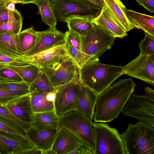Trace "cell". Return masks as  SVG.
<instances>
[{
	"mask_svg": "<svg viewBox=\"0 0 154 154\" xmlns=\"http://www.w3.org/2000/svg\"><path fill=\"white\" fill-rule=\"evenodd\" d=\"M136 85L131 78L122 79L98 94L94 113V122H110L117 118Z\"/></svg>",
	"mask_w": 154,
	"mask_h": 154,
	"instance_id": "1",
	"label": "cell"
},
{
	"mask_svg": "<svg viewBox=\"0 0 154 154\" xmlns=\"http://www.w3.org/2000/svg\"><path fill=\"white\" fill-rule=\"evenodd\" d=\"M123 67L90 61L80 68L82 82L98 94L110 86L123 75Z\"/></svg>",
	"mask_w": 154,
	"mask_h": 154,
	"instance_id": "2",
	"label": "cell"
},
{
	"mask_svg": "<svg viewBox=\"0 0 154 154\" xmlns=\"http://www.w3.org/2000/svg\"><path fill=\"white\" fill-rule=\"evenodd\" d=\"M125 154H154V128L139 121L120 135Z\"/></svg>",
	"mask_w": 154,
	"mask_h": 154,
	"instance_id": "3",
	"label": "cell"
},
{
	"mask_svg": "<svg viewBox=\"0 0 154 154\" xmlns=\"http://www.w3.org/2000/svg\"><path fill=\"white\" fill-rule=\"evenodd\" d=\"M59 126L69 131L82 142L83 144L95 151V132L91 119L75 110L59 116Z\"/></svg>",
	"mask_w": 154,
	"mask_h": 154,
	"instance_id": "4",
	"label": "cell"
},
{
	"mask_svg": "<svg viewBox=\"0 0 154 154\" xmlns=\"http://www.w3.org/2000/svg\"><path fill=\"white\" fill-rule=\"evenodd\" d=\"M144 88V94L130 96L122 112L154 128V91L148 86Z\"/></svg>",
	"mask_w": 154,
	"mask_h": 154,
	"instance_id": "5",
	"label": "cell"
},
{
	"mask_svg": "<svg viewBox=\"0 0 154 154\" xmlns=\"http://www.w3.org/2000/svg\"><path fill=\"white\" fill-rule=\"evenodd\" d=\"M80 37L81 51L99 58L111 48L116 38L109 33L93 23L91 27L80 35Z\"/></svg>",
	"mask_w": 154,
	"mask_h": 154,
	"instance_id": "6",
	"label": "cell"
},
{
	"mask_svg": "<svg viewBox=\"0 0 154 154\" xmlns=\"http://www.w3.org/2000/svg\"><path fill=\"white\" fill-rule=\"evenodd\" d=\"M95 154H125L122 139L118 130L103 123H94Z\"/></svg>",
	"mask_w": 154,
	"mask_h": 154,
	"instance_id": "7",
	"label": "cell"
},
{
	"mask_svg": "<svg viewBox=\"0 0 154 154\" xmlns=\"http://www.w3.org/2000/svg\"><path fill=\"white\" fill-rule=\"evenodd\" d=\"M81 82L79 77L55 88L54 111L58 116L75 110Z\"/></svg>",
	"mask_w": 154,
	"mask_h": 154,
	"instance_id": "8",
	"label": "cell"
},
{
	"mask_svg": "<svg viewBox=\"0 0 154 154\" xmlns=\"http://www.w3.org/2000/svg\"><path fill=\"white\" fill-rule=\"evenodd\" d=\"M56 88L79 77L80 68L67 55L51 66L40 69Z\"/></svg>",
	"mask_w": 154,
	"mask_h": 154,
	"instance_id": "9",
	"label": "cell"
},
{
	"mask_svg": "<svg viewBox=\"0 0 154 154\" xmlns=\"http://www.w3.org/2000/svg\"><path fill=\"white\" fill-rule=\"evenodd\" d=\"M123 74L154 85V55L140 54L123 67Z\"/></svg>",
	"mask_w": 154,
	"mask_h": 154,
	"instance_id": "10",
	"label": "cell"
},
{
	"mask_svg": "<svg viewBox=\"0 0 154 154\" xmlns=\"http://www.w3.org/2000/svg\"><path fill=\"white\" fill-rule=\"evenodd\" d=\"M54 14L58 21L65 22L69 17L75 15L97 16L101 9L92 8L78 0L51 1Z\"/></svg>",
	"mask_w": 154,
	"mask_h": 154,
	"instance_id": "11",
	"label": "cell"
},
{
	"mask_svg": "<svg viewBox=\"0 0 154 154\" xmlns=\"http://www.w3.org/2000/svg\"><path fill=\"white\" fill-rule=\"evenodd\" d=\"M66 55L64 42L61 45L33 55L15 59V61L32 64L40 69L51 66Z\"/></svg>",
	"mask_w": 154,
	"mask_h": 154,
	"instance_id": "12",
	"label": "cell"
},
{
	"mask_svg": "<svg viewBox=\"0 0 154 154\" xmlns=\"http://www.w3.org/2000/svg\"><path fill=\"white\" fill-rule=\"evenodd\" d=\"M35 146L28 137H23L0 130L1 154H22Z\"/></svg>",
	"mask_w": 154,
	"mask_h": 154,
	"instance_id": "13",
	"label": "cell"
},
{
	"mask_svg": "<svg viewBox=\"0 0 154 154\" xmlns=\"http://www.w3.org/2000/svg\"><path fill=\"white\" fill-rule=\"evenodd\" d=\"M37 38L34 47L22 57L33 55L61 45L65 42V33L57 29L36 31Z\"/></svg>",
	"mask_w": 154,
	"mask_h": 154,
	"instance_id": "14",
	"label": "cell"
},
{
	"mask_svg": "<svg viewBox=\"0 0 154 154\" xmlns=\"http://www.w3.org/2000/svg\"><path fill=\"white\" fill-rule=\"evenodd\" d=\"M82 145L83 144L81 141L73 134L60 127L51 149L56 154H69Z\"/></svg>",
	"mask_w": 154,
	"mask_h": 154,
	"instance_id": "15",
	"label": "cell"
},
{
	"mask_svg": "<svg viewBox=\"0 0 154 154\" xmlns=\"http://www.w3.org/2000/svg\"><path fill=\"white\" fill-rule=\"evenodd\" d=\"M92 22L116 37L122 38L127 32L120 26L105 4L99 14L94 17Z\"/></svg>",
	"mask_w": 154,
	"mask_h": 154,
	"instance_id": "16",
	"label": "cell"
},
{
	"mask_svg": "<svg viewBox=\"0 0 154 154\" xmlns=\"http://www.w3.org/2000/svg\"><path fill=\"white\" fill-rule=\"evenodd\" d=\"M58 130H41L32 125L26 133L35 145L43 152L51 149Z\"/></svg>",
	"mask_w": 154,
	"mask_h": 154,
	"instance_id": "17",
	"label": "cell"
},
{
	"mask_svg": "<svg viewBox=\"0 0 154 154\" xmlns=\"http://www.w3.org/2000/svg\"><path fill=\"white\" fill-rule=\"evenodd\" d=\"M97 95L95 91L81 82L75 110L92 120Z\"/></svg>",
	"mask_w": 154,
	"mask_h": 154,
	"instance_id": "18",
	"label": "cell"
},
{
	"mask_svg": "<svg viewBox=\"0 0 154 154\" xmlns=\"http://www.w3.org/2000/svg\"><path fill=\"white\" fill-rule=\"evenodd\" d=\"M7 106L15 116L32 125L34 112L31 105L30 94L8 104Z\"/></svg>",
	"mask_w": 154,
	"mask_h": 154,
	"instance_id": "19",
	"label": "cell"
},
{
	"mask_svg": "<svg viewBox=\"0 0 154 154\" xmlns=\"http://www.w3.org/2000/svg\"><path fill=\"white\" fill-rule=\"evenodd\" d=\"M126 15L134 28L143 30L145 33L154 36V16L133 10H125Z\"/></svg>",
	"mask_w": 154,
	"mask_h": 154,
	"instance_id": "20",
	"label": "cell"
},
{
	"mask_svg": "<svg viewBox=\"0 0 154 154\" xmlns=\"http://www.w3.org/2000/svg\"><path fill=\"white\" fill-rule=\"evenodd\" d=\"M0 52L14 59L23 56L18 35L0 34Z\"/></svg>",
	"mask_w": 154,
	"mask_h": 154,
	"instance_id": "21",
	"label": "cell"
},
{
	"mask_svg": "<svg viewBox=\"0 0 154 154\" xmlns=\"http://www.w3.org/2000/svg\"><path fill=\"white\" fill-rule=\"evenodd\" d=\"M6 67L17 73L23 81L29 86L35 79L40 70L35 65L26 63H20L15 61L7 64L0 65V68Z\"/></svg>",
	"mask_w": 154,
	"mask_h": 154,
	"instance_id": "22",
	"label": "cell"
},
{
	"mask_svg": "<svg viewBox=\"0 0 154 154\" xmlns=\"http://www.w3.org/2000/svg\"><path fill=\"white\" fill-rule=\"evenodd\" d=\"M30 94L31 105L34 113L54 111L55 92Z\"/></svg>",
	"mask_w": 154,
	"mask_h": 154,
	"instance_id": "23",
	"label": "cell"
},
{
	"mask_svg": "<svg viewBox=\"0 0 154 154\" xmlns=\"http://www.w3.org/2000/svg\"><path fill=\"white\" fill-rule=\"evenodd\" d=\"M103 0L112 16L127 32L134 28L126 15V7L120 0Z\"/></svg>",
	"mask_w": 154,
	"mask_h": 154,
	"instance_id": "24",
	"label": "cell"
},
{
	"mask_svg": "<svg viewBox=\"0 0 154 154\" xmlns=\"http://www.w3.org/2000/svg\"><path fill=\"white\" fill-rule=\"evenodd\" d=\"M58 116L54 111L34 113L32 125L41 130L58 129Z\"/></svg>",
	"mask_w": 154,
	"mask_h": 154,
	"instance_id": "25",
	"label": "cell"
},
{
	"mask_svg": "<svg viewBox=\"0 0 154 154\" xmlns=\"http://www.w3.org/2000/svg\"><path fill=\"white\" fill-rule=\"evenodd\" d=\"M38 7V11L42 21L47 25L49 28L56 29L57 20L55 15L54 9L50 0H37L34 3Z\"/></svg>",
	"mask_w": 154,
	"mask_h": 154,
	"instance_id": "26",
	"label": "cell"
},
{
	"mask_svg": "<svg viewBox=\"0 0 154 154\" xmlns=\"http://www.w3.org/2000/svg\"><path fill=\"white\" fill-rule=\"evenodd\" d=\"M94 17L91 16L72 15L65 21L69 30L81 35L87 32L92 26Z\"/></svg>",
	"mask_w": 154,
	"mask_h": 154,
	"instance_id": "27",
	"label": "cell"
},
{
	"mask_svg": "<svg viewBox=\"0 0 154 154\" xmlns=\"http://www.w3.org/2000/svg\"><path fill=\"white\" fill-rule=\"evenodd\" d=\"M29 87L30 93H54L55 90L48 77L41 70Z\"/></svg>",
	"mask_w": 154,
	"mask_h": 154,
	"instance_id": "28",
	"label": "cell"
},
{
	"mask_svg": "<svg viewBox=\"0 0 154 154\" xmlns=\"http://www.w3.org/2000/svg\"><path fill=\"white\" fill-rule=\"evenodd\" d=\"M65 50L67 55L80 68L90 61H99V58L88 55L70 46L65 41Z\"/></svg>",
	"mask_w": 154,
	"mask_h": 154,
	"instance_id": "29",
	"label": "cell"
},
{
	"mask_svg": "<svg viewBox=\"0 0 154 154\" xmlns=\"http://www.w3.org/2000/svg\"><path fill=\"white\" fill-rule=\"evenodd\" d=\"M18 35L24 56L35 45L37 38V32L31 27L20 32Z\"/></svg>",
	"mask_w": 154,
	"mask_h": 154,
	"instance_id": "30",
	"label": "cell"
},
{
	"mask_svg": "<svg viewBox=\"0 0 154 154\" xmlns=\"http://www.w3.org/2000/svg\"><path fill=\"white\" fill-rule=\"evenodd\" d=\"M0 116L11 121L26 133L32 125L31 124L24 122L15 116L9 109L7 105L0 103Z\"/></svg>",
	"mask_w": 154,
	"mask_h": 154,
	"instance_id": "31",
	"label": "cell"
},
{
	"mask_svg": "<svg viewBox=\"0 0 154 154\" xmlns=\"http://www.w3.org/2000/svg\"><path fill=\"white\" fill-rule=\"evenodd\" d=\"M29 94V91H11L0 88V103L7 105Z\"/></svg>",
	"mask_w": 154,
	"mask_h": 154,
	"instance_id": "32",
	"label": "cell"
},
{
	"mask_svg": "<svg viewBox=\"0 0 154 154\" xmlns=\"http://www.w3.org/2000/svg\"><path fill=\"white\" fill-rule=\"evenodd\" d=\"M22 21H0V34L18 35L22 28Z\"/></svg>",
	"mask_w": 154,
	"mask_h": 154,
	"instance_id": "33",
	"label": "cell"
},
{
	"mask_svg": "<svg viewBox=\"0 0 154 154\" xmlns=\"http://www.w3.org/2000/svg\"><path fill=\"white\" fill-rule=\"evenodd\" d=\"M0 130L23 137H28L25 132L11 121L1 116Z\"/></svg>",
	"mask_w": 154,
	"mask_h": 154,
	"instance_id": "34",
	"label": "cell"
},
{
	"mask_svg": "<svg viewBox=\"0 0 154 154\" xmlns=\"http://www.w3.org/2000/svg\"><path fill=\"white\" fill-rule=\"evenodd\" d=\"M145 33L144 38L139 42L138 45L140 54L154 55V36Z\"/></svg>",
	"mask_w": 154,
	"mask_h": 154,
	"instance_id": "35",
	"label": "cell"
},
{
	"mask_svg": "<svg viewBox=\"0 0 154 154\" xmlns=\"http://www.w3.org/2000/svg\"><path fill=\"white\" fill-rule=\"evenodd\" d=\"M0 88L14 91H29V86L24 81L0 84Z\"/></svg>",
	"mask_w": 154,
	"mask_h": 154,
	"instance_id": "36",
	"label": "cell"
},
{
	"mask_svg": "<svg viewBox=\"0 0 154 154\" xmlns=\"http://www.w3.org/2000/svg\"><path fill=\"white\" fill-rule=\"evenodd\" d=\"M65 33V40L71 46L81 51L80 35L77 33L68 30Z\"/></svg>",
	"mask_w": 154,
	"mask_h": 154,
	"instance_id": "37",
	"label": "cell"
},
{
	"mask_svg": "<svg viewBox=\"0 0 154 154\" xmlns=\"http://www.w3.org/2000/svg\"><path fill=\"white\" fill-rule=\"evenodd\" d=\"M0 77L11 82H20L23 81L21 77L15 72L4 67L0 68Z\"/></svg>",
	"mask_w": 154,
	"mask_h": 154,
	"instance_id": "38",
	"label": "cell"
},
{
	"mask_svg": "<svg viewBox=\"0 0 154 154\" xmlns=\"http://www.w3.org/2000/svg\"><path fill=\"white\" fill-rule=\"evenodd\" d=\"M95 154V151L89 148L82 145L75 150L71 152L69 154Z\"/></svg>",
	"mask_w": 154,
	"mask_h": 154,
	"instance_id": "39",
	"label": "cell"
},
{
	"mask_svg": "<svg viewBox=\"0 0 154 154\" xmlns=\"http://www.w3.org/2000/svg\"><path fill=\"white\" fill-rule=\"evenodd\" d=\"M135 0L150 12L154 13V0Z\"/></svg>",
	"mask_w": 154,
	"mask_h": 154,
	"instance_id": "40",
	"label": "cell"
},
{
	"mask_svg": "<svg viewBox=\"0 0 154 154\" xmlns=\"http://www.w3.org/2000/svg\"><path fill=\"white\" fill-rule=\"evenodd\" d=\"M12 12L8 10L4 4H0V21L8 20Z\"/></svg>",
	"mask_w": 154,
	"mask_h": 154,
	"instance_id": "41",
	"label": "cell"
},
{
	"mask_svg": "<svg viewBox=\"0 0 154 154\" xmlns=\"http://www.w3.org/2000/svg\"><path fill=\"white\" fill-rule=\"evenodd\" d=\"M15 59L10 57L0 52V65L7 64L15 61Z\"/></svg>",
	"mask_w": 154,
	"mask_h": 154,
	"instance_id": "42",
	"label": "cell"
},
{
	"mask_svg": "<svg viewBox=\"0 0 154 154\" xmlns=\"http://www.w3.org/2000/svg\"><path fill=\"white\" fill-rule=\"evenodd\" d=\"M43 151L36 146L23 152L22 154H42Z\"/></svg>",
	"mask_w": 154,
	"mask_h": 154,
	"instance_id": "43",
	"label": "cell"
},
{
	"mask_svg": "<svg viewBox=\"0 0 154 154\" xmlns=\"http://www.w3.org/2000/svg\"><path fill=\"white\" fill-rule=\"evenodd\" d=\"M7 9L11 11H14L15 9V4L10 0H8L4 4Z\"/></svg>",
	"mask_w": 154,
	"mask_h": 154,
	"instance_id": "44",
	"label": "cell"
},
{
	"mask_svg": "<svg viewBox=\"0 0 154 154\" xmlns=\"http://www.w3.org/2000/svg\"><path fill=\"white\" fill-rule=\"evenodd\" d=\"M94 4L101 9L105 5L103 0H87Z\"/></svg>",
	"mask_w": 154,
	"mask_h": 154,
	"instance_id": "45",
	"label": "cell"
},
{
	"mask_svg": "<svg viewBox=\"0 0 154 154\" xmlns=\"http://www.w3.org/2000/svg\"><path fill=\"white\" fill-rule=\"evenodd\" d=\"M37 0H21L20 4L22 5L29 3H34Z\"/></svg>",
	"mask_w": 154,
	"mask_h": 154,
	"instance_id": "46",
	"label": "cell"
},
{
	"mask_svg": "<svg viewBox=\"0 0 154 154\" xmlns=\"http://www.w3.org/2000/svg\"><path fill=\"white\" fill-rule=\"evenodd\" d=\"M42 154H56V153L51 149L43 151Z\"/></svg>",
	"mask_w": 154,
	"mask_h": 154,
	"instance_id": "47",
	"label": "cell"
},
{
	"mask_svg": "<svg viewBox=\"0 0 154 154\" xmlns=\"http://www.w3.org/2000/svg\"><path fill=\"white\" fill-rule=\"evenodd\" d=\"M11 82L10 81L3 79L0 77V84L6 82Z\"/></svg>",
	"mask_w": 154,
	"mask_h": 154,
	"instance_id": "48",
	"label": "cell"
},
{
	"mask_svg": "<svg viewBox=\"0 0 154 154\" xmlns=\"http://www.w3.org/2000/svg\"><path fill=\"white\" fill-rule=\"evenodd\" d=\"M14 4L20 3L21 0H10Z\"/></svg>",
	"mask_w": 154,
	"mask_h": 154,
	"instance_id": "49",
	"label": "cell"
},
{
	"mask_svg": "<svg viewBox=\"0 0 154 154\" xmlns=\"http://www.w3.org/2000/svg\"><path fill=\"white\" fill-rule=\"evenodd\" d=\"M8 0H0V4H5Z\"/></svg>",
	"mask_w": 154,
	"mask_h": 154,
	"instance_id": "50",
	"label": "cell"
},
{
	"mask_svg": "<svg viewBox=\"0 0 154 154\" xmlns=\"http://www.w3.org/2000/svg\"><path fill=\"white\" fill-rule=\"evenodd\" d=\"M0 154H1V153H0Z\"/></svg>",
	"mask_w": 154,
	"mask_h": 154,
	"instance_id": "51",
	"label": "cell"
},
{
	"mask_svg": "<svg viewBox=\"0 0 154 154\" xmlns=\"http://www.w3.org/2000/svg\"><path fill=\"white\" fill-rule=\"evenodd\" d=\"M51 1H52V0H51Z\"/></svg>",
	"mask_w": 154,
	"mask_h": 154,
	"instance_id": "52",
	"label": "cell"
}]
</instances>
